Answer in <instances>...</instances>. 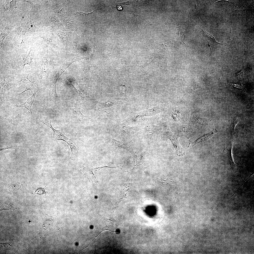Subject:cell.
<instances>
[{
    "mask_svg": "<svg viewBox=\"0 0 254 254\" xmlns=\"http://www.w3.org/2000/svg\"><path fill=\"white\" fill-rule=\"evenodd\" d=\"M15 148H16L14 146H11L9 147L1 148L0 149V151H1L6 149H15Z\"/></svg>",
    "mask_w": 254,
    "mask_h": 254,
    "instance_id": "obj_31",
    "label": "cell"
},
{
    "mask_svg": "<svg viewBox=\"0 0 254 254\" xmlns=\"http://www.w3.org/2000/svg\"><path fill=\"white\" fill-rule=\"evenodd\" d=\"M49 122L48 123H45L42 122L47 126L51 128L53 132V139L54 141H57L61 140L65 141L70 147L71 152L70 159L72 160H75L78 156V151L79 149V147L76 143L75 139L77 133L74 138L69 139L65 136L59 130L55 129L52 126L51 121L50 119Z\"/></svg>",
    "mask_w": 254,
    "mask_h": 254,
    "instance_id": "obj_1",
    "label": "cell"
},
{
    "mask_svg": "<svg viewBox=\"0 0 254 254\" xmlns=\"http://www.w3.org/2000/svg\"><path fill=\"white\" fill-rule=\"evenodd\" d=\"M68 107L72 113L75 115L82 118L87 117L90 119V118L83 115L80 110V108L79 105L77 104H73L68 105Z\"/></svg>",
    "mask_w": 254,
    "mask_h": 254,
    "instance_id": "obj_12",
    "label": "cell"
},
{
    "mask_svg": "<svg viewBox=\"0 0 254 254\" xmlns=\"http://www.w3.org/2000/svg\"><path fill=\"white\" fill-rule=\"evenodd\" d=\"M16 1H12L6 4L4 6V11H5L10 10L14 8H16Z\"/></svg>",
    "mask_w": 254,
    "mask_h": 254,
    "instance_id": "obj_24",
    "label": "cell"
},
{
    "mask_svg": "<svg viewBox=\"0 0 254 254\" xmlns=\"http://www.w3.org/2000/svg\"><path fill=\"white\" fill-rule=\"evenodd\" d=\"M83 168L80 169L84 175L92 183L94 182L98 185V182L97 180L96 175L97 173L102 168L106 167L113 169H122L123 166L120 165L115 167H111L107 166L105 164L99 167L95 168L91 167H84L82 166Z\"/></svg>",
    "mask_w": 254,
    "mask_h": 254,
    "instance_id": "obj_2",
    "label": "cell"
},
{
    "mask_svg": "<svg viewBox=\"0 0 254 254\" xmlns=\"http://www.w3.org/2000/svg\"><path fill=\"white\" fill-rule=\"evenodd\" d=\"M110 140L116 146L128 149H130L131 147L127 143L117 141L113 138L111 137Z\"/></svg>",
    "mask_w": 254,
    "mask_h": 254,
    "instance_id": "obj_16",
    "label": "cell"
},
{
    "mask_svg": "<svg viewBox=\"0 0 254 254\" xmlns=\"http://www.w3.org/2000/svg\"><path fill=\"white\" fill-rule=\"evenodd\" d=\"M115 117V121L119 127L122 137L125 141L126 135L131 131L135 130V128L130 127L126 122L120 119L118 116H116Z\"/></svg>",
    "mask_w": 254,
    "mask_h": 254,
    "instance_id": "obj_4",
    "label": "cell"
},
{
    "mask_svg": "<svg viewBox=\"0 0 254 254\" xmlns=\"http://www.w3.org/2000/svg\"><path fill=\"white\" fill-rule=\"evenodd\" d=\"M0 210H14L17 209V206L11 200L8 199L5 202L0 205Z\"/></svg>",
    "mask_w": 254,
    "mask_h": 254,
    "instance_id": "obj_13",
    "label": "cell"
},
{
    "mask_svg": "<svg viewBox=\"0 0 254 254\" xmlns=\"http://www.w3.org/2000/svg\"><path fill=\"white\" fill-rule=\"evenodd\" d=\"M35 194H46L44 189L41 187L39 188L36 189L35 192Z\"/></svg>",
    "mask_w": 254,
    "mask_h": 254,
    "instance_id": "obj_29",
    "label": "cell"
},
{
    "mask_svg": "<svg viewBox=\"0 0 254 254\" xmlns=\"http://www.w3.org/2000/svg\"><path fill=\"white\" fill-rule=\"evenodd\" d=\"M29 53L27 55L25 58L24 61V65L23 67V69L24 70V66L26 65H29L30 66V64L32 61V60L33 58L31 57L29 55Z\"/></svg>",
    "mask_w": 254,
    "mask_h": 254,
    "instance_id": "obj_25",
    "label": "cell"
},
{
    "mask_svg": "<svg viewBox=\"0 0 254 254\" xmlns=\"http://www.w3.org/2000/svg\"><path fill=\"white\" fill-rule=\"evenodd\" d=\"M118 4H119L122 5H129L130 4L128 3V1L122 3H119Z\"/></svg>",
    "mask_w": 254,
    "mask_h": 254,
    "instance_id": "obj_32",
    "label": "cell"
},
{
    "mask_svg": "<svg viewBox=\"0 0 254 254\" xmlns=\"http://www.w3.org/2000/svg\"><path fill=\"white\" fill-rule=\"evenodd\" d=\"M28 75L22 79L21 80L15 83H13V87H14L19 85L23 84H29L31 83L34 82L31 81L28 78Z\"/></svg>",
    "mask_w": 254,
    "mask_h": 254,
    "instance_id": "obj_22",
    "label": "cell"
},
{
    "mask_svg": "<svg viewBox=\"0 0 254 254\" xmlns=\"http://www.w3.org/2000/svg\"><path fill=\"white\" fill-rule=\"evenodd\" d=\"M15 25L4 26L3 25L0 35V46L1 48L3 42L5 38L14 28Z\"/></svg>",
    "mask_w": 254,
    "mask_h": 254,
    "instance_id": "obj_11",
    "label": "cell"
},
{
    "mask_svg": "<svg viewBox=\"0 0 254 254\" xmlns=\"http://www.w3.org/2000/svg\"><path fill=\"white\" fill-rule=\"evenodd\" d=\"M195 2V8L196 9V10H197V11H198V10H197V6H196V4Z\"/></svg>",
    "mask_w": 254,
    "mask_h": 254,
    "instance_id": "obj_33",
    "label": "cell"
},
{
    "mask_svg": "<svg viewBox=\"0 0 254 254\" xmlns=\"http://www.w3.org/2000/svg\"><path fill=\"white\" fill-rule=\"evenodd\" d=\"M67 79L69 82L70 84L75 90L79 92L80 95V92L79 89L78 85L77 83L74 81L71 80L69 78H67Z\"/></svg>",
    "mask_w": 254,
    "mask_h": 254,
    "instance_id": "obj_27",
    "label": "cell"
},
{
    "mask_svg": "<svg viewBox=\"0 0 254 254\" xmlns=\"http://www.w3.org/2000/svg\"><path fill=\"white\" fill-rule=\"evenodd\" d=\"M178 138L177 137L173 135L170 139L175 147L177 155L179 156H183L185 155V151L180 145Z\"/></svg>",
    "mask_w": 254,
    "mask_h": 254,
    "instance_id": "obj_9",
    "label": "cell"
},
{
    "mask_svg": "<svg viewBox=\"0 0 254 254\" xmlns=\"http://www.w3.org/2000/svg\"><path fill=\"white\" fill-rule=\"evenodd\" d=\"M4 184L8 194H12L15 190H18L20 189L22 185V184L19 182L14 184H8L5 183Z\"/></svg>",
    "mask_w": 254,
    "mask_h": 254,
    "instance_id": "obj_14",
    "label": "cell"
},
{
    "mask_svg": "<svg viewBox=\"0 0 254 254\" xmlns=\"http://www.w3.org/2000/svg\"><path fill=\"white\" fill-rule=\"evenodd\" d=\"M162 109V108L159 107H155L151 109L133 113V118L137 119L142 117L151 116L160 112Z\"/></svg>",
    "mask_w": 254,
    "mask_h": 254,
    "instance_id": "obj_7",
    "label": "cell"
},
{
    "mask_svg": "<svg viewBox=\"0 0 254 254\" xmlns=\"http://www.w3.org/2000/svg\"><path fill=\"white\" fill-rule=\"evenodd\" d=\"M120 86V92L126 95L127 92L126 84L125 82L122 78L121 79Z\"/></svg>",
    "mask_w": 254,
    "mask_h": 254,
    "instance_id": "obj_23",
    "label": "cell"
},
{
    "mask_svg": "<svg viewBox=\"0 0 254 254\" xmlns=\"http://www.w3.org/2000/svg\"><path fill=\"white\" fill-rule=\"evenodd\" d=\"M12 87V83L7 81L5 79H4L0 84V92L4 91L8 88Z\"/></svg>",
    "mask_w": 254,
    "mask_h": 254,
    "instance_id": "obj_19",
    "label": "cell"
},
{
    "mask_svg": "<svg viewBox=\"0 0 254 254\" xmlns=\"http://www.w3.org/2000/svg\"><path fill=\"white\" fill-rule=\"evenodd\" d=\"M198 27L200 32L204 36H205L204 37H205L207 39L210 40L213 43L215 44H221L218 42L216 41L214 38L213 37L212 35L209 34L206 32L204 31L199 27Z\"/></svg>",
    "mask_w": 254,
    "mask_h": 254,
    "instance_id": "obj_17",
    "label": "cell"
},
{
    "mask_svg": "<svg viewBox=\"0 0 254 254\" xmlns=\"http://www.w3.org/2000/svg\"><path fill=\"white\" fill-rule=\"evenodd\" d=\"M178 30L177 32V38L183 43L185 29L183 28L180 26L178 27Z\"/></svg>",
    "mask_w": 254,
    "mask_h": 254,
    "instance_id": "obj_21",
    "label": "cell"
},
{
    "mask_svg": "<svg viewBox=\"0 0 254 254\" xmlns=\"http://www.w3.org/2000/svg\"><path fill=\"white\" fill-rule=\"evenodd\" d=\"M154 125L153 122H150L147 126V131L148 138V145L151 142V138L153 134Z\"/></svg>",
    "mask_w": 254,
    "mask_h": 254,
    "instance_id": "obj_15",
    "label": "cell"
},
{
    "mask_svg": "<svg viewBox=\"0 0 254 254\" xmlns=\"http://www.w3.org/2000/svg\"><path fill=\"white\" fill-rule=\"evenodd\" d=\"M243 114L239 110L232 114L229 118V129L230 135H234L235 128L237 123L241 119Z\"/></svg>",
    "mask_w": 254,
    "mask_h": 254,
    "instance_id": "obj_3",
    "label": "cell"
},
{
    "mask_svg": "<svg viewBox=\"0 0 254 254\" xmlns=\"http://www.w3.org/2000/svg\"><path fill=\"white\" fill-rule=\"evenodd\" d=\"M227 84L230 85L233 88L241 90L244 92L246 91V90L245 87L241 83H234L228 81Z\"/></svg>",
    "mask_w": 254,
    "mask_h": 254,
    "instance_id": "obj_18",
    "label": "cell"
},
{
    "mask_svg": "<svg viewBox=\"0 0 254 254\" xmlns=\"http://www.w3.org/2000/svg\"><path fill=\"white\" fill-rule=\"evenodd\" d=\"M218 131L216 128H214L210 132L201 136L192 143V146H194L195 145L199 143L206 141L212 137Z\"/></svg>",
    "mask_w": 254,
    "mask_h": 254,
    "instance_id": "obj_10",
    "label": "cell"
},
{
    "mask_svg": "<svg viewBox=\"0 0 254 254\" xmlns=\"http://www.w3.org/2000/svg\"><path fill=\"white\" fill-rule=\"evenodd\" d=\"M113 213L106 219L104 223L103 228L100 233L106 230H108L111 232H117L118 228L115 220L113 217Z\"/></svg>",
    "mask_w": 254,
    "mask_h": 254,
    "instance_id": "obj_5",
    "label": "cell"
},
{
    "mask_svg": "<svg viewBox=\"0 0 254 254\" xmlns=\"http://www.w3.org/2000/svg\"><path fill=\"white\" fill-rule=\"evenodd\" d=\"M242 69L241 71L237 73H234L236 76L243 80L245 79L247 76L245 68L244 66V64L242 62Z\"/></svg>",
    "mask_w": 254,
    "mask_h": 254,
    "instance_id": "obj_20",
    "label": "cell"
},
{
    "mask_svg": "<svg viewBox=\"0 0 254 254\" xmlns=\"http://www.w3.org/2000/svg\"><path fill=\"white\" fill-rule=\"evenodd\" d=\"M57 215L52 216L48 215L46 214L45 217V221L43 225V227L44 229H47L52 230H59L60 228L58 226L56 222V219Z\"/></svg>",
    "mask_w": 254,
    "mask_h": 254,
    "instance_id": "obj_6",
    "label": "cell"
},
{
    "mask_svg": "<svg viewBox=\"0 0 254 254\" xmlns=\"http://www.w3.org/2000/svg\"><path fill=\"white\" fill-rule=\"evenodd\" d=\"M34 25V23L33 21H31L27 23L26 27L25 32L31 30L33 28Z\"/></svg>",
    "mask_w": 254,
    "mask_h": 254,
    "instance_id": "obj_26",
    "label": "cell"
},
{
    "mask_svg": "<svg viewBox=\"0 0 254 254\" xmlns=\"http://www.w3.org/2000/svg\"><path fill=\"white\" fill-rule=\"evenodd\" d=\"M40 90V89L38 86L37 85L33 91L34 93L24 103L19 105H16L15 108L16 107H24L27 109L29 112H31L32 113L31 111V108L34 102L36 93Z\"/></svg>",
    "mask_w": 254,
    "mask_h": 254,
    "instance_id": "obj_8",
    "label": "cell"
},
{
    "mask_svg": "<svg viewBox=\"0 0 254 254\" xmlns=\"http://www.w3.org/2000/svg\"><path fill=\"white\" fill-rule=\"evenodd\" d=\"M10 243V242H8L7 243H0V244L3 245L4 247L6 249L10 250L12 249V245Z\"/></svg>",
    "mask_w": 254,
    "mask_h": 254,
    "instance_id": "obj_30",
    "label": "cell"
},
{
    "mask_svg": "<svg viewBox=\"0 0 254 254\" xmlns=\"http://www.w3.org/2000/svg\"><path fill=\"white\" fill-rule=\"evenodd\" d=\"M95 10H94L92 12L89 13H86L81 12H77L76 14L79 16H88L89 15L91 14L94 12Z\"/></svg>",
    "mask_w": 254,
    "mask_h": 254,
    "instance_id": "obj_28",
    "label": "cell"
}]
</instances>
